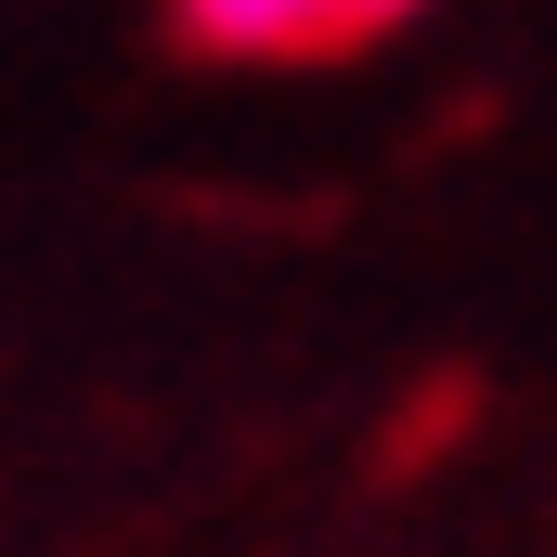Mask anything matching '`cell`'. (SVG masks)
Segmentation results:
<instances>
[{"label": "cell", "instance_id": "1", "mask_svg": "<svg viewBox=\"0 0 557 557\" xmlns=\"http://www.w3.org/2000/svg\"><path fill=\"white\" fill-rule=\"evenodd\" d=\"M416 13L428 0H169V26L208 65H337V52L403 39Z\"/></svg>", "mask_w": 557, "mask_h": 557}]
</instances>
